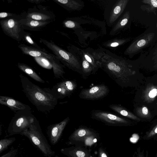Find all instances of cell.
Segmentation results:
<instances>
[{
    "label": "cell",
    "instance_id": "6da1fadb",
    "mask_svg": "<svg viewBox=\"0 0 157 157\" xmlns=\"http://www.w3.org/2000/svg\"><path fill=\"white\" fill-rule=\"evenodd\" d=\"M19 76L23 91L29 100L38 110L44 112H49L54 109L57 104L58 99L50 90L40 87L21 74Z\"/></svg>",
    "mask_w": 157,
    "mask_h": 157
},
{
    "label": "cell",
    "instance_id": "7a4b0ae2",
    "mask_svg": "<svg viewBox=\"0 0 157 157\" xmlns=\"http://www.w3.org/2000/svg\"><path fill=\"white\" fill-rule=\"evenodd\" d=\"M100 68L105 71L118 85L128 86L136 72L125 61L105 55L99 60Z\"/></svg>",
    "mask_w": 157,
    "mask_h": 157
},
{
    "label": "cell",
    "instance_id": "3957f363",
    "mask_svg": "<svg viewBox=\"0 0 157 157\" xmlns=\"http://www.w3.org/2000/svg\"><path fill=\"white\" fill-rule=\"evenodd\" d=\"M20 134L28 138L45 156L51 157L54 155L55 152L52 149L43 134L37 121L32 124Z\"/></svg>",
    "mask_w": 157,
    "mask_h": 157
},
{
    "label": "cell",
    "instance_id": "277c9868",
    "mask_svg": "<svg viewBox=\"0 0 157 157\" xmlns=\"http://www.w3.org/2000/svg\"><path fill=\"white\" fill-rule=\"evenodd\" d=\"M40 42L50 49L59 60L65 65L82 75L81 63L72 54L65 51L52 41L40 38Z\"/></svg>",
    "mask_w": 157,
    "mask_h": 157
},
{
    "label": "cell",
    "instance_id": "5b68a950",
    "mask_svg": "<svg viewBox=\"0 0 157 157\" xmlns=\"http://www.w3.org/2000/svg\"><path fill=\"white\" fill-rule=\"evenodd\" d=\"M30 110H25L16 112L10 124L9 129L14 133L20 134L37 122Z\"/></svg>",
    "mask_w": 157,
    "mask_h": 157
},
{
    "label": "cell",
    "instance_id": "8992f818",
    "mask_svg": "<svg viewBox=\"0 0 157 157\" xmlns=\"http://www.w3.org/2000/svg\"><path fill=\"white\" fill-rule=\"evenodd\" d=\"M18 47L25 55L34 57H42L48 59L52 64L54 73H58L62 69L63 67L57 57L54 54L48 52L44 49L38 48L24 44H20Z\"/></svg>",
    "mask_w": 157,
    "mask_h": 157
},
{
    "label": "cell",
    "instance_id": "52a82bcc",
    "mask_svg": "<svg viewBox=\"0 0 157 157\" xmlns=\"http://www.w3.org/2000/svg\"><path fill=\"white\" fill-rule=\"evenodd\" d=\"M21 18L11 17L1 19L0 21L1 28L4 33L18 42L22 40L24 31L19 21Z\"/></svg>",
    "mask_w": 157,
    "mask_h": 157
},
{
    "label": "cell",
    "instance_id": "ba28073f",
    "mask_svg": "<svg viewBox=\"0 0 157 157\" xmlns=\"http://www.w3.org/2000/svg\"><path fill=\"white\" fill-rule=\"evenodd\" d=\"M90 117L109 124L122 125L130 124L128 120L116 114L101 110H93L91 112Z\"/></svg>",
    "mask_w": 157,
    "mask_h": 157
},
{
    "label": "cell",
    "instance_id": "9c48e42d",
    "mask_svg": "<svg viewBox=\"0 0 157 157\" xmlns=\"http://www.w3.org/2000/svg\"><path fill=\"white\" fill-rule=\"evenodd\" d=\"M38 6L29 9L27 11L20 15L21 18H28L40 21L52 22L55 20V16L52 11Z\"/></svg>",
    "mask_w": 157,
    "mask_h": 157
},
{
    "label": "cell",
    "instance_id": "30bf717a",
    "mask_svg": "<svg viewBox=\"0 0 157 157\" xmlns=\"http://www.w3.org/2000/svg\"><path fill=\"white\" fill-rule=\"evenodd\" d=\"M109 92L107 86L104 84H99L82 89L79 96L80 98L85 100H95L104 98Z\"/></svg>",
    "mask_w": 157,
    "mask_h": 157
},
{
    "label": "cell",
    "instance_id": "8fae6325",
    "mask_svg": "<svg viewBox=\"0 0 157 157\" xmlns=\"http://www.w3.org/2000/svg\"><path fill=\"white\" fill-rule=\"evenodd\" d=\"M77 86V85L74 81L65 80L57 83L51 91L57 99H62L71 95Z\"/></svg>",
    "mask_w": 157,
    "mask_h": 157
},
{
    "label": "cell",
    "instance_id": "7c38bea8",
    "mask_svg": "<svg viewBox=\"0 0 157 157\" xmlns=\"http://www.w3.org/2000/svg\"><path fill=\"white\" fill-rule=\"evenodd\" d=\"M69 120V117H68L61 122L52 125L49 127L48 132L51 144L55 145L57 143Z\"/></svg>",
    "mask_w": 157,
    "mask_h": 157
},
{
    "label": "cell",
    "instance_id": "4fadbf2b",
    "mask_svg": "<svg viewBox=\"0 0 157 157\" xmlns=\"http://www.w3.org/2000/svg\"><path fill=\"white\" fill-rule=\"evenodd\" d=\"M0 103L8 107L16 113L23 110H30L28 105L8 96H0Z\"/></svg>",
    "mask_w": 157,
    "mask_h": 157
},
{
    "label": "cell",
    "instance_id": "5bb4252c",
    "mask_svg": "<svg viewBox=\"0 0 157 157\" xmlns=\"http://www.w3.org/2000/svg\"><path fill=\"white\" fill-rule=\"evenodd\" d=\"M20 22L24 30L37 31L41 30L52 22L40 21L28 18H21Z\"/></svg>",
    "mask_w": 157,
    "mask_h": 157
},
{
    "label": "cell",
    "instance_id": "9a60e30c",
    "mask_svg": "<svg viewBox=\"0 0 157 157\" xmlns=\"http://www.w3.org/2000/svg\"><path fill=\"white\" fill-rule=\"evenodd\" d=\"M157 96V86L153 84L148 85L142 94L144 101L147 103L153 102Z\"/></svg>",
    "mask_w": 157,
    "mask_h": 157
},
{
    "label": "cell",
    "instance_id": "2e32d148",
    "mask_svg": "<svg viewBox=\"0 0 157 157\" xmlns=\"http://www.w3.org/2000/svg\"><path fill=\"white\" fill-rule=\"evenodd\" d=\"M109 107L115 112L123 116L135 121H140L139 118L120 105L112 104L109 106Z\"/></svg>",
    "mask_w": 157,
    "mask_h": 157
},
{
    "label": "cell",
    "instance_id": "e0dca14e",
    "mask_svg": "<svg viewBox=\"0 0 157 157\" xmlns=\"http://www.w3.org/2000/svg\"><path fill=\"white\" fill-rule=\"evenodd\" d=\"M17 66L20 69L34 80L41 83H44L45 82L28 65L25 63H17Z\"/></svg>",
    "mask_w": 157,
    "mask_h": 157
},
{
    "label": "cell",
    "instance_id": "ac0fdd59",
    "mask_svg": "<svg viewBox=\"0 0 157 157\" xmlns=\"http://www.w3.org/2000/svg\"><path fill=\"white\" fill-rule=\"evenodd\" d=\"M82 76L83 78H87L90 74H94V69L90 64L83 57L81 64Z\"/></svg>",
    "mask_w": 157,
    "mask_h": 157
},
{
    "label": "cell",
    "instance_id": "d6986e66",
    "mask_svg": "<svg viewBox=\"0 0 157 157\" xmlns=\"http://www.w3.org/2000/svg\"><path fill=\"white\" fill-rule=\"evenodd\" d=\"M56 3L66 9L75 10L79 8L80 4L75 1L70 0H54Z\"/></svg>",
    "mask_w": 157,
    "mask_h": 157
},
{
    "label": "cell",
    "instance_id": "ffe728a7",
    "mask_svg": "<svg viewBox=\"0 0 157 157\" xmlns=\"http://www.w3.org/2000/svg\"><path fill=\"white\" fill-rule=\"evenodd\" d=\"M142 139L144 140L153 139L157 142V124L147 132Z\"/></svg>",
    "mask_w": 157,
    "mask_h": 157
},
{
    "label": "cell",
    "instance_id": "44dd1931",
    "mask_svg": "<svg viewBox=\"0 0 157 157\" xmlns=\"http://www.w3.org/2000/svg\"><path fill=\"white\" fill-rule=\"evenodd\" d=\"M136 111L137 115L140 117L150 119L151 117L150 111L146 106L138 107L136 109Z\"/></svg>",
    "mask_w": 157,
    "mask_h": 157
},
{
    "label": "cell",
    "instance_id": "7402d4cb",
    "mask_svg": "<svg viewBox=\"0 0 157 157\" xmlns=\"http://www.w3.org/2000/svg\"><path fill=\"white\" fill-rule=\"evenodd\" d=\"M34 58L36 62L43 67L47 69L52 68L51 63L47 58L42 57H35Z\"/></svg>",
    "mask_w": 157,
    "mask_h": 157
},
{
    "label": "cell",
    "instance_id": "603a6c76",
    "mask_svg": "<svg viewBox=\"0 0 157 157\" xmlns=\"http://www.w3.org/2000/svg\"><path fill=\"white\" fill-rule=\"evenodd\" d=\"M22 40L28 44L30 45L31 46L38 48H41L40 46L33 40L31 36V34L29 33L24 31L23 34Z\"/></svg>",
    "mask_w": 157,
    "mask_h": 157
},
{
    "label": "cell",
    "instance_id": "cb8c5ba5",
    "mask_svg": "<svg viewBox=\"0 0 157 157\" xmlns=\"http://www.w3.org/2000/svg\"><path fill=\"white\" fill-rule=\"evenodd\" d=\"M16 140L15 137L1 139L0 141V152L1 153Z\"/></svg>",
    "mask_w": 157,
    "mask_h": 157
},
{
    "label": "cell",
    "instance_id": "d4e9b609",
    "mask_svg": "<svg viewBox=\"0 0 157 157\" xmlns=\"http://www.w3.org/2000/svg\"><path fill=\"white\" fill-rule=\"evenodd\" d=\"M133 157H148V152L146 150L145 153L144 149H141L140 147L137 148L136 151L133 156Z\"/></svg>",
    "mask_w": 157,
    "mask_h": 157
},
{
    "label": "cell",
    "instance_id": "484cf974",
    "mask_svg": "<svg viewBox=\"0 0 157 157\" xmlns=\"http://www.w3.org/2000/svg\"><path fill=\"white\" fill-rule=\"evenodd\" d=\"M11 17L21 18L20 15H18L13 13L7 12H1L0 13V18L2 19Z\"/></svg>",
    "mask_w": 157,
    "mask_h": 157
},
{
    "label": "cell",
    "instance_id": "4316f807",
    "mask_svg": "<svg viewBox=\"0 0 157 157\" xmlns=\"http://www.w3.org/2000/svg\"><path fill=\"white\" fill-rule=\"evenodd\" d=\"M17 149H12L0 157H14L17 153Z\"/></svg>",
    "mask_w": 157,
    "mask_h": 157
},
{
    "label": "cell",
    "instance_id": "83f0119b",
    "mask_svg": "<svg viewBox=\"0 0 157 157\" xmlns=\"http://www.w3.org/2000/svg\"><path fill=\"white\" fill-rule=\"evenodd\" d=\"M63 24L65 27L70 28H73L75 25V23L71 20H67L64 21Z\"/></svg>",
    "mask_w": 157,
    "mask_h": 157
},
{
    "label": "cell",
    "instance_id": "f1b7e54d",
    "mask_svg": "<svg viewBox=\"0 0 157 157\" xmlns=\"http://www.w3.org/2000/svg\"><path fill=\"white\" fill-rule=\"evenodd\" d=\"M86 130L84 129H80L78 132V135L79 136H84L86 133Z\"/></svg>",
    "mask_w": 157,
    "mask_h": 157
},
{
    "label": "cell",
    "instance_id": "f546056e",
    "mask_svg": "<svg viewBox=\"0 0 157 157\" xmlns=\"http://www.w3.org/2000/svg\"><path fill=\"white\" fill-rule=\"evenodd\" d=\"M121 10V8L119 6H117L113 10V13L115 15H117L119 13Z\"/></svg>",
    "mask_w": 157,
    "mask_h": 157
},
{
    "label": "cell",
    "instance_id": "4dcf8cb0",
    "mask_svg": "<svg viewBox=\"0 0 157 157\" xmlns=\"http://www.w3.org/2000/svg\"><path fill=\"white\" fill-rule=\"evenodd\" d=\"M76 155L78 157H84L85 155L84 152L80 151H77L76 152Z\"/></svg>",
    "mask_w": 157,
    "mask_h": 157
},
{
    "label": "cell",
    "instance_id": "1f68e13d",
    "mask_svg": "<svg viewBox=\"0 0 157 157\" xmlns=\"http://www.w3.org/2000/svg\"><path fill=\"white\" fill-rule=\"evenodd\" d=\"M146 44V41L142 39L139 40L137 43V45L139 47L144 46Z\"/></svg>",
    "mask_w": 157,
    "mask_h": 157
},
{
    "label": "cell",
    "instance_id": "d6a6232c",
    "mask_svg": "<svg viewBox=\"0 0 157 157\" xmlns=\"http://www.w3.org/2000/svg\"><path fill=\"white\" fill-rule=\"evenodd\" d=\"M27 1L36 4H38L44 1V0H28Z\"/></svg>",
    "mask_w": 157,
    "mask_h": 157
},
{
    "label": "cell",
    "instance_id": "836d02e7",
    "mask_svg": "<svg viewBox=\"0 0 157 157\" xmlns=\"http://www.w3.org/2000/svg\"><path fill=\"white\" fill-rule=\"evenodd\" d=\"M128 21V19L127 18L124 19L121 21V26H124L127 24Z\"/></svg>",
    "mask_w": 157,
    "mask_h": 157
},
{
    "label": "cell",
    "instance_id": "e575fe53",
    "mask_svg": "<svg viewBox=\"0 0 157 157\" xmlns=\"http://www.w3.org/2000/svg\"><path fill=\"white\" fill-rule=\"evenodd\" d=\"M119 45V44L117 42H114L110 44L111 47H114L118 46Z\"/></svg>",
    "mask_w": 157,
    "mask_h": 157
},
{
    "label": "cell",
    "instance_id": "d590c367",
    "mask_svg": "<svg viewBox=\"0 0 157 157\" xmlns=\"http://www.w3.org/2000/svg\"><path fill=\"white\" fill-rule=\"evenodd\" d=\"M152 5L155 7H157V1L156 0H152L151 1Z\"/></svg>",
    "mask_w": 157,
    "mask_h": 157
},
{
    "label": "cell",
    "instance_id": "8d00e7d4",
    "mask_svg": "<svg viewBox=\"0 0 157 157\" xmlns=\"http://www.w3.org/2000/svg\"><path fill=\"white\" fill-rule=\"evenodd\" d=\"M101 157H107L105 153H103L101 155Z\"/></svg>",
    "mask_w": 157,
    "mask_h": 157
},
{
    "label": "cell",
    "instance_id": "74e56055",
    "mask_svg": "<svg viewBox=\"0 0 157 157\" xmlns=\"http://www.w3.org/2000/svg\"><path fill=\"white\" fill-rule=\"evenodd\" d=\"M157 157V153H156V157Z\"/></svg>",
    "mask_w": 157,
    "mask_h": 157
}]
</instances>
